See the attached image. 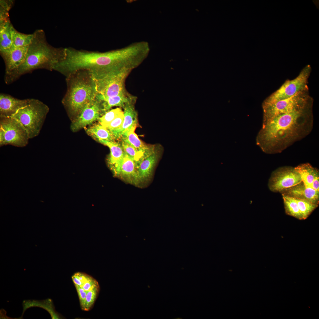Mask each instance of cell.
Wrapping results in <instances>:
<instances>
[{"label": "cell", "mask_w": 319, "mask_h": 319, "mask_svg": "<svg viewBox=\"0 0 319 319\" xmlns=\"http://www.w3.org/2000/svg\"><path fill=\"white\" fill-rule=\"evenodd\" d=\"M313 101L307 89L288 98L271 104L263 105V120L298 109Z\"/></svg>", "instance_id": "8"}, {"label": "cell", "mask_w": 319, "mask_h": 319, "mask_svg": "<svg viewBox=\"0 0 319 319\" xmlns=\"http://www.w3.org/2000/svg\"><path fill=\"white\" fill-rule=\"evenodd\" d=\"M311 71L310 65L306 66L298 75L292 80H287L277 90L264 101L263 105H266L288 98L297 93L309 89L308 80Z\"/></svg>", "instance_id": "6"}, {"label": "cell", "mask_w": 319, "mask_h": 319, "mask_svg": "<svg viewBox=\"0 0 319 319\" xmlns=\"http://www.w3.org/2000/svg\"><path fill=\"white\" fill-rule=\"evenodd\" d=\"M87 134L99 142L105 140L115 142V139L111 132L99 123L95 124L87 128Z\"/></svg>", "instance_id": "21"}, {"label": "cell", "mask_w": 319, "mask_h": 319, "mask_svg": "<svg viewBox=\"0 0 319 319\" xmlns=\"http://www.w3.org/2000/svg\"><path fill=\"white\" fill-rule=\"evenodd\" d=\"M123 112L120 108L110 110L101 116L98 121L100 124L106 128L113 120Z\"/></svg>", "instance_id": "27"}, {"label": "cell", "mask_w": 319, "mask_h": 319, "mask_svg": "<svg viewBox=\"0 0 319 319\" xmlns=\"http://www.w3.org/2000/svg\"><path fill=\"white\" fill-rule=\"evenodd\" d=\"M98 284V282L96 279L89 275L82 288L85 291L88 292Z\"/></svg>", "instance_id": "31"}, {"label": "cell", "mask_w": 319, "mask_h": 319, "mask_svg": "<svg viewBox=\"0 0 319 319\" xmlns=\"http://www.w3.org/2000/svg\"><path fill=\"white\" fill-rule=\"evenodd\" d=\"M94 82L96 97H106L126 93V80L130 72L117 73L88 70Z\"/></svg>", "instance_id": "5"}, {"label": "cell", "mask_w": 319, "mask_h": 319, "mask_svg": "<svg viewBox=\"0 0 319 319\" xmlns=\"http://www.w3.org/2000/svg\"><path fill=\"white\" fill-rule=\"evenodd\" d=\"M280 193L282 196L306 200L319 204V191L306 187L302 181L295 185L282 190Z\"/></svg>", "instance_id": "12"}, {"label": "cell", "mask_w": 319, "mask_h": 319, "mask_svg": "<svg viewBox=\"0 0 319 319\" xmlns=\"http://www.w3.org/2000/svg\"><path fill=\"white\" fill-rule=\"evenodd\" d=\"M67 90L62 103L71 118L74 120L83 107L95 99L97 92L89 71L81 70L66 77Z\"/></svg>", "instance_id": "3"}, {"label": "cell", "mask_w": 319, "mask_h": 319, "mask_svg": "<svg viewBox=\"0 0 319 319\" xmlns=\"http://www.w3.org/2000/svg\"><path fill=\"white\" fill-rule=\"evenodd\" d=\"M124 120L123 112L113 120L106 127L113 134L121 127Z\"/></svg>", "instance_id": "29"}, {"label": "cell", "mask_w": 319, "mask_h": 319, "mask_svg": "<svg viewBox=\"0 0 319 319\" xmlns=\"http://www.w3.org/2000/svg\"><path fill=\"white\" fill-rule=\"evenodd\" d=\"M313 101L298 109L263 120L258 144L268 154L281 152L308 135L313 124Z\"/></svg>", "instance_id": "1"}, {"label": "cell", "mask_w": 319, "mask_h": 319, "mask_svg": "<svg viewBox=\"0 0 319 319\" xmlns=\"http://www.w3.org/2000/svg\"><path fill=\"white\" fill-rule=\"evenodd\" d=\"M48 106L40 100L30 99L29 103L12 117L19 121L27 132L30 139L37 136L49 112Z\"/></svg>", "instance_id": "4"}, {"label": "cell", "mask_w": 319, "mask_h": 319, "mask_svg": "<svg viewBox=\"0 0 319 319\" xmlns=\"http://www.w3.org/2000/svg\"><path fill=\"white\" fill-rule=\"evenodd\" d=\"M121 140L120 143L124 152L134 161L137 169L141 162L147 157L144 153L138 151L124 140Z\"/></svg>", "instance_id": "25"}, {"label": "cell", "mask_w": 319, "mask_h": 319, "mask_svg": "<svg viewBox=\"0 0 319 319\" xmlns=\"http://www.w3.org/2000/svg\"><path fill=\"white\" fill-rule=\"evenodd\" d=\"M136 99L137 98L127 103L123 108L124 120L121 128L113 134L115 140L121 139L125 132L137 127V114L134 107Z\"/></svg>", "instance_id": "15"}, {"label": "cell", "mask_w": 319, "mask_h": 319, "mask_svg": "<svg viewBox=\"0 0 319 319\" xmlns=\"http://www.w3.org/2000/svg\"><path fill=\"white\" fill-rule=\"evenodd\" d=\"M33 34L23 63L9 74L4 75L6 84L12 83L22 75L36 69L52 71L55 65L64 58L65 48H55L49 44L43 30H37Z\"/></svg>", "instance_id": "2"}, {"label": "cell", "mask_w": 319, "mask_h": 319, "mask_svg": "<svg viewBox=\"0 0 319 319\" xmlns=\"http://www.w3.org/2000/svg\"><path fill=\"white\" fill-rule=\"evenodd\" d=\"M105 113L101 102L96 97L87 104L82 109L71 126L73 132L77 131L98 121Z\"/></svg>", "instance_id": "10"}, {"label": "cell", "mask_w": 319, "mask_h": 319, "mask_svg": "<svg viewBox=\"0 0 319 319\" xmlns=\"http://www.w3.org/2000/svg\"><path fill=\"white\" fill-rule=\"evenodd\" d=\"M282 196L286 214L299 220H303L295 199L290 197Z\"/></svg>", "instance_id": "24"}, {"label": "cell", "mask_w": 319, "mask_h": 319, "mask_svg": "<svg viewBox=\"0 0 319 319\" xmlns=\"http://www.w3.org/2000/svg\"><path fill=\"white\" fill-rule=\"evenodd\" d=\"M298 205L303 220L307 219L318 206L307 200L294 198Z\"/></svg>", "instance_id": "26"}, {"label": "cell", "mask_w": 319, "mask_h": 319, "mask_svg": "<svg viewBox=\"0 0 319 319\" xmlns=\"http://www.w3.org/2000/svg\"><path fill=\"white\" fill-rule=\"evenodd\" d=\"M100 143L108 146L110 149V153L108 158V162L112 169L119 163L124 156L125 153L121 144L105 140H102Z\"/></svg>", "instance_id": "19"}, {"label": "cell", "mask_w": 319, "mask_h": 319, "mask_svg": "<svg viewBox=\"0 0 319 319\" xmlns=\"http://www.w3.org/2000/svg\"><path fill=\"white\" fill-rule=\"evenodd\" d=\"M12 25L9 19L0 22V52L6 50L12 46Z\"/></svg>", "instance_id": "22"}, {"label": "cell", "mask_w": 319, "mask_h": 319, "mask_svg": "<svg viewBox=\"0 0 319 319\" xmlns=\"http://www.w3.org/2000/svg\"><path fill=\"white\" fill-rule=\"evenodd\" d=\"M161 149L160 146L156 145L154 152L141 162L137 169L138 181H144L152 175L160 158Z\"/></svg>", "instance_id": "16"}, {"label": "cell", "mask_w": 319, "mask_h": 319, "mask_svg": "<svg viewBox=\"0 0 319 319\" xmlns=\"http://www.w3.org/2000/svg\"><path fill=\"white\" fill-rule=\"evenodd\" d=\"M111 169L115 175L130 183L138 181L137 168L135 162L125 153L119 163Z\"/></svg>", "instance_id": "14"}, {"label": "cell", "mask_w": 319, "mask_h": 319, "mask_svg": "<svg viewBox=\"0 0 319 319\" xmlns=\"http://www.w3.org/2000/svg\"><path fill=\"white\" fill-rule=\"evenodd\" d=\"M30 99L21 100L10 95H0V118L12 117L20 109L26 106Z\"/></svg>", "instance_id": "13"}, {"label": "cell", "mask_w": 319, "mask_h": 319, "mask_svg": "<svg viewBox=\"0 0 319 319\" xmlns=\"http://www.w3.org/2000/svg\"><path fill=\"white\" fill-rule=\"evenodd\" d=\"M28 46L22 47H12L9 49L0 52L4 61L5 74L7 75L17 68L24 62Z\"/></svg>", "instance_id": "11"}, {"label": "cell", "mask_w": 319, "mask_h": 319, "mask_svg": "<svg viewBox=\"0 0 319 319\" xmlns=\"http://www.w3.org/2000/svg\"><path fill=\"white\" fill-rule=\"evenodd\" d=\"M96 98L101 102L105 113L114 106H118L123 108L127 103L137 97L128 92L111 97H102L96 96Z\"/></svg>", "instance_id": "18"}, {"label": "cell", "mask_w": 319, "mask_h": 319, "mask_svg": "<svg viewBox=\"0 0 319 319\" xmlns=\"http://www.w3.org/2000/svg\"><path fill=\"white\" fill-rule=\"evenodd\" d=\"M28 134L20 123L12 118H0V146L23 147L28 143Z\"/></svg>", "instance_id": "7"}, {"label": "cell", "mask_w": 319, "mask_h": 319, "mask_svg": "<svg viewBox=\"0 0 319 319\" xmlns=\"http://www.w3.org/2000/svg\"><path fill=\"white\" fill-rule=\"evenodd\" d=\"M100 289L98 284L87 292L84 311H89L93 306L98 294Z\"/></svg>", "instance_id": "28"}, {"label": "cell", "mask_w": 319, "mask_h": 319, "mask_svg": "<svg viewBox=\"0 0 319 319\" xmlns=\"http://www.w3.org/2000/svg\"><path fill=\"white\" fill-rule=\"evenodd\" d=\"M136 128L126 131L122 135L121 139L128 143L138 151L143 152L147 157L155 151L156 145L144 144L139 138L135 132Z\"/></svg>", "instance_id": "17"}, {"label": "cell", "mask_w": 319, "mask_h": 319, "mask_svg": "<svg viewBox=\"0 0 319 319\" xmlns=\"http://www.w3.org/2000/svg\"><path fill=\"white\" fill-rule=\"evenodd\" d=\"M314 190L319 191V176H317L314 180L311 186Z\"/></svg>", "instance_id": "32"}, {"label": "cell", "mask_w": 319, "mask_h": 319, "mask_svg": "<svg viewBox=\"0 0 319 319\" xmlns=\"http://www.w3.org/2000/svg\"><path fill=\"white\" fill-rule=\"evenodd\" d=\"M295 168L299 173L302 181L306 186L311 188L314 179L319 176L318 170L308 163L301 164Z\"/></svg>", "instance_id": "20"}, {"label": "cell", "mask_w": 319, "mask_h": 319, "mask_svg": "<svg viewBox=\"0 0 319 319\" xmlns=\"http://www.w3.org/2000/svg\"><path fill=\"white\" fill-rule=\"evenodd\" d=\"M79 296L80 305L82 309L85 310L86 298L87 291H85L82 288L77 285L74 284Z\"/></svg>", "instance_id": "30"}, {"label": "cell", "mask_w": 319, "mask_h": 319, "mask_svg": "<svg viewBox=\"0 0 319 319\" xmlns=\"http://www.w3.org/2000/svg\"><path fill=\"white\" fill-rule=\"evenodd\" d=\"M302 181L301 176L295 167L284 166L277 168L272 172L268 180V186L271 191L280 192Z\"/></svg>", "instance_id": "9"}, {"label": "cell", "mask_w": 319, "mask_h": 319, "mask_svg": "<svg viewBox=\"0 0 319 319\" xmlns=\"http://www.w3.org/2000/svg\"><path fill=\"white\" fill-rule=\"evenodd\" d=\"M11 33L12 42V46L15 47L28 46L30 44L33 34H25L21 33L16 30L12 24Z\"/></svg>", "instance_id": "23"}]
</instances>
